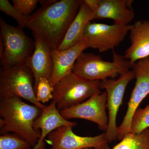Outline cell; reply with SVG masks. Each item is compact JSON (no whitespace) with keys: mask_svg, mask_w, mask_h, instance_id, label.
<instances>
[{"mask_svg":"<svg viewBox=\"0 0 149 149\" xmlns=\"http://www.w3.org/2000/svg\"><path fill=\"white\" fill-rule=\"evenodd\" d=\"M82 1L61 0L42 6L28 17L26 27L57 49L76 16Z\"/></svg>","mask_w":149,"mask_h":149,"instance_id":"obj_1","label":"cell"},{"mask_svg":"<svg viewBox=\"0 0 149 149\" xmlns=\"http://www.w3.org/2000/svg\"><path fill=\"white\" fill-rule=\"evenodd\" d=\"M42 109L24 102L17 97H0L1 135L13 132L34 147L41 137L40 130L34 128V121Z\"/></svg>","mask_w":149,"mask_h":149,"instance_id":"obj_2","label":"cell"},{"mask_svg":"<svg viewBox=\"0 0 149 149\" xmlns=\"http://www.w3.org/2000/svg\"><path fill=\"white\" fill-rule=\"evenodd\" d=\"M131 66L129 61L114 51L111 62L105 61L92 53L83 52L75 62L72 72L87 80L102 81L122 75L129 71Z\"/></svg>","mask_w":149,"mask_h":149,"instance_id":"obj_3","label":"cell"},{"mask_svg":"<svg viewBox=\"0 0 149 149\" xmlns=\"http://www.w3.org/2000/svg\"><path fill=\"white\" fill-rule=\"evenodd\" d=\"M53 87L52 100L60 111L75 106L102 93L100 81L87 80L72 72Z\"/></svg>","mask_w":149,"mask_h":149,"instance_id":"obj_4","label":"cell"},{"mask_svg":"<svg viewBox=\"0 0 149 149\" xmlns=\"http://www.w3.org/2000/svg\"><path fill=\"white\" fill-rule=\"evenodd\" d=\"M34 83L33 72L26 64L3 68L0 73V97H19L43 110L46 106L37 101Z\"/></svg>","mask_w":149,"mask_h":149,"instance_id":"obj_5","label":"cell"},{"mask_svg":"<svg viewBox=\"0 0 149 149\" xmlns=\"http://www.w3.org/2000/svg\"><path fill=\"white\" fill-rule=\"evenodd\" d=\"M1 35L4 52L1 58L3 68L26 64L35 49V42L27 36L22 29L11 26L0 19Z\"/></svg>","mask_w":149,"mask_h":149,"instance_id":"obj_6","label":"cell"},{"mask_svg":"<svg viewBox=\"0 0 149 149\" xmlns=\"http://www.w3.org/2000/svg\"><path fill=\"white\" fill-rule=\"evenodd\" d=\"M132 27V24H108L91 21L85 27L84 39L87 41L88 48L104 52L119 46Z\"/></svg>","mask_w":149,"mask_h":149,"instance_id":"obj_7","label":"cell"},{"mask_svg":"<svg viewBox=\"0 0 149 149\" xmlns=\"http://www.w3.org/2000/svg\"><path fill=\"white\" fill-rule=\"evenodd\" d=\"M134 78V72L130 70L120 75L117 80L108 79L100 81L101 89H105L107 95V108L108 109V125L104 133L106 139L109 143L117 139V113L122 104L126 88L129 83Z\"/></svg>","mask_w":149,"mask_h":149,"instance_id":"obj_8","label":"cell"},{"mask_svg":"<svg viewBox=\"0 0 149 149\" xmlns=\"http://www.w3.org/2000/svg\"><path fill=\"white\" fill-rule=\"evenodd\" d=\"M132 70L136 79L135 86L128 103L127 111L122 123L118 128V140L121 141L130 132L131 120L139 105L149 94V57L133 63Z\"/></svg>","mask_w":149,"mask_h":149,"instance_id":"obj_9","label":"cell"},{"mask_svg":"<svg viewBox=\"0 0 149 149\" xmlns=\"http://www.w3.org/2000/svg\"><path fill=\"white\" fill-rule=\"evenodd\" d=\"M72 128L63 126L50 133L45 141L51 146V149H110L105 133L93 137H84L74 134Z\"/></svg>","mask_w":149,"mask_h":149,"instance_id":"obj_10","label":"cell"},{"mask_svg":"<svg viewBox=\"0 0 149 149\" xmlns=\"http://www.w3.org/2000/svg\"><path fill=\"white\" fill-rule=\"evenodd\" d=\"M107 98L105 91L75 106L60 111L61 113L67 120L79 118L89 120L95 123L100 130L105 132L109 121L106 112Z\"/></svg>","mask_w":149,"mask_h":149,"instance_id":"obj_11","label":"cell"},{"mask_svg":"<svg viewBox=\"0 0 149 149\" xmlns=\"http://www.w3.org/2000/svg\"><path fill=\"white\" fill-rule=\"evenodd\" d=\"M32 33L35 39V49L26 64L33 72L36 94L40 78L46 77L50 80L53 70V61L52 48L39 35Z\"/></svg>","mask_w":149,"mask_h":149,"instance_id":"obj_12","label":"cell"},{"mask_svg":"<svg viewBox=\"0 0 149 149\" xmlns=\"http://www.w3.org/2000/svg\"><path fill=\"white\" fill-rule=\"evenodd\" d=\"M77 124L76 122L65 119L57 108L55 102L52 101L49 106L42 110L40 116L34 121V128L36 130H41V135L37 143L31 149H45L44 141L52 131L62 126L74 127Z\"/></svg>","mask_w":149,"mask_h":149,"instance_id":"obj_13","label":"cell"},{"mask_svg":"<svg viewBox=\"0 0 149 149\" xmlns=\"http://www.w3.org/2000/svg\"><path fill=\"white\" fill-rule=\"evenodd\" d=\"M88 48L87 41L84 40L74 47L65 50L52 49V57L53 70L50 82L53 87L72 72L78 57Z\"/></svg>","mask_w":149,"mask_h":149,"instance_id":"obj_14","label":"cell"},{"mask_svg":"<svg viewBox=\"0 0 149 149\" xmlns=\"http://www.w3.org/2000/svg\"><path fill=\"white\" fill-rule=\"evenodd\" d=\"M132 0H100L94 19H109L115 24L129 25L135 18Z\"/></svg>","mask_w":149,"mask_h":149,"instance_id":"obj_15","label":"cell"},{"mask_svg":"<svg viewBox=\"0 0 149 149\" xmlns=\"http://www.w3.org/2000/svg\"><path fill=\"white\" fill-rule=\"evenodd\" d=\"M129 33L130 45L123 56L132 65L140 60L149 57V20L136 21Z\"/></svg>","mask_w":149,"mask_h":149,"instance_id":"obj_16","label":"cell"},{"mask_svg":"<svg viewBox=\"0 0 149 149\" xmlns=\"http://www.w3.org/2000/svg\"><path fill=\"white\" fill-rule=\"evenodd\" d=\"M93 13L83 1L78 13L70 24L57 50L61 51L72 47L84 40L86 25L93 20Z\"/></svg>","mask_w":149,"mask_h":149,"instance_id":"obj_17","label":"cell"},{"mask_svg":"<svg viewBox=\"0 0 149 149\" xmlns=\"http://www.w3.org/2000/svg\"><path fill=\"white\" fill-rule=\"evenodd\" d=\"M111 149H149V128L139 134L127 133Z\"/></svg>","mask_w":149,"mask_h":149,"instance_id":"obj_18","label":"cell"},{"mask_svg":"<svg viewBox=\"0 0 149 149\" xmlns=\"http://www.w3.org/2000/svg\"><path fill=\"white\" fill-rule=\"evenodd\" d=\"M149 128V104L143 109H138L134 113L130 125V132L139 134Z\"/></svg>","mask_w":149,"mask_h":149,"instance_id":"obj_19","label":"cell"},{"mask_svg":"<svg viewBox=\"0 0 149 149\" xmlns=\"http://www.w3.org/2000/svg\"><path fill=\"white\" fill-rule=\"evenodd\" d=\"M26 140L16 134H7L0 136V149H31Z\"/></svg>","mask_w":149,"mask_h":149,"instance_id":"obj_20","label":"cell"},{"mask_svg":"<svg viewBox=\"0 0 149 149\" xmlns=\"http://www.w3.org/2000/svg\"><path fill=\"white\" fill-rule=\"evenodd\" d=\"M53 91L54 87L51 85L49 79L46 77L40 78L36 93L37 101L45 103L52 100Z\"/></svg>","mask_w":149,"mask_h":149,"instance_id":"obj_21","label":"cell"},{"mask_svg":"<svg viewBox=\"0 0 149 149\" xmlns=\"http://www.w3.org/2000/svg\"><path fill=\"white\" fill-rule=\"evenodd\" d=\"M0 10L14 19L18 23L19 27L23 29L26 27L28 16L22 15L19 13L8 0L0 1Z\"/></svg>","mask_w":149,"mask_h":149,"instance_id":"obj_22","label":"cell"},{"mask_svg":"<svg viewBox=\"0 0 149 149\" xmlns=\"http://www.w3.org/2000/svg\"><path fill=\"white\" fill-rule=\"evenodd\" d=\"M40 2L38 0H13V6L22 15L30 16Z\"/></svg>","mask_w":149,"mask_h":149,"instance_id":"obj_23","label":"cell"},{"mask_svg":"<svg viewBox=\"0 0 149 149\" xmlns=\"http://www.w3.org/2000/svg\"><path fill=\"white\" fill-rule=\"evenodd\" d=\"M83 1L93 13L95 12L98 7L100 0H84Z\"/></svg>","mask_w":149,"mask_h":149,"instance_id":"obj_24","label":"cell"},{"mask_svg":"<svg viewBox=\"0 0 149 149\" xmlns=\"http://www.w3.org/2000/svg\"><path fill=\"white\" fill-rule=\"evenodd\" d=\"M4 52V45L2 39L0 37V58L2 57Z\"/></svg>","mask_w":149,"mask_h":149,"instance_id":"obj_25","label":"cell"},{"mask_svg":"<svg viewBox=\"0 0 149 149\" xmlns=\"http://www.w3.org/2000/svg\"><path fill=\"white\" fill-rule=\"evenodd\" d=\"M83 149H95V148H85Z\"/></svg>","mask_w":149,"mask_h":149,"instance_id":"obj_26","label":"cell"}]
</instances>
